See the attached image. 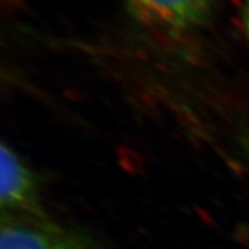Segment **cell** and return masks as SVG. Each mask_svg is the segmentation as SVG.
Wrapping results in <instances>:
<instances>
[{"label": "cell", "mask_w": 249, "mask_h": 249, "mask_svg": "<svg viewBox=\"0 0 249 249\" xmlns=\"http://www.w3.org/2000/svg\"><path fill=\"white\" fill-rule=\"evenodd\" d=\"M144 17L170 29L196 25L208 14L212 0H132Z\"/></svg>", "instance_id": "1"}, {"label": "cell", "mask_w": 249, "mask_h": 249, "mask_svg": "<svg viewBox=\"0 0 249 249\" xmlns=\"http://www.w3.org/2000/svg\"><path fill=\"white\" fill-rule=\"evenodd\" d=\"M34 198V180L18 155L1 144L0 148V201L3 208H22Z\"/></svg>", "instance_id": "2"}, {"label": "cell", "mask_w": 249, "mask_h": 249, "mask_svg": "<svg viewBox=\"0 0 249 249\" xmlns=\"http://www.w3.org/2000/svg\"><path fill=\"white\" fill-rule=\"evenodd\" d=\"M0 249H79L47 232L28 227L9 226L1 230Z\"/></svg>", "instance_id": "3"}, {"label": "cell", "mask_w": 249, "mask_h": 249, "mask_svg": "<svg viewBox=\"0 0 249 249\" xmlns=\"http://www.w3.org/2000/svg\"><path fill=\"white\" fill-rule=\"evenodd\" d=\"M245 27L249 36V0H247V7H245Z\"/></svg>", "instance_id": "4"}]
</instances>
